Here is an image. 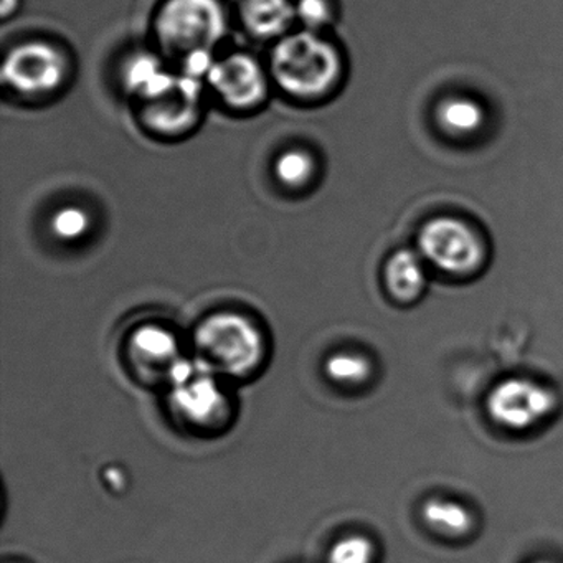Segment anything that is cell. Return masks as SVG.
Here are the masks:
<instances>
[{"label": "cell", "mask_w": 563, "mask_h": 563, "mask_svg": "<svg viewBox=\"0 0 563 563\" xmlns=\"http://www.w3.org/2000/svg\"><path fill=\"white\" fill-rule=\"evenodd\" d=\"M272 71L288 93L314 98L335 84L341 74V60L331 45L306 32L285 38L275 48Z\"/></svg>", "instance_id": "6da1fadb"}, {"label": "cell", "mask_w": 563, "mask_h": 563, "mask_svg": "<svg viewBox=\"0 0 563 563\" xmlns=\"http://www.w3.org/2000/svg\"><path fill=\"white\" fill-rule=\"evenodd\" d=\"M156 31L170 54L210 51L225 34V15L217 0H167Z\"/></svg>", "instance_id": "7a4b0ae2"}, {"label": "cell", "mask_w": 563, "mask_h": 563, "mask_svg": "<svg viewBox=\"0 0 563 563\" xmlns=\"http://www.w3.org/2000/svg\"><path fill=\"white\" fill-rule=\"evenodd\" d=\"M196 342L223 372L245 375L263 361V335L249 319L233 312L210 316L196 332Z\"/></svg>", "instance_id": "3957f363"}, {"label": "cell", "mask_w": 563, "mask_h": 563, "mask_svg": "<svg viewBox=\"0 0 563 563\" xmlns=\"http://www.w3.org/2000/svg\"><path fill=\"white\" fill-rule=\"evenodd\" d=\"M418 245L434 266L451 275L473 272L483 258V249L473 230L460 220L446 217L427 223Z\"/></svg>", "instance_id": "277c9868"}, {"label": "cell", "mask_w": 563, "mask_h": 563, "mask_svg": "<svg viewBox=\"0 0 563 563\" xmlns=\"http://www.w3.org/2000/svg\"><path fill=\"white\" fill-rule=\"evenodd\" d=\"M556 398L549 388L523 378L500 382L487 397V413L512 430H526L549 417Z\"/></svg>", "instance_id": "5b68a950"}, {"label": "cell", "mask_w": 563, "mask_h": 563, "mask_svg": "<svg viewBox=\"0 0 563 563\" xmlns=\"http://www.w3.org/2000/svg\"><path fill=\"white\" fill-rule=\"evenodd\" d=\"M67 62L57 48L42 42L21 45L8 55L2 78L21 93H51L65 80Z\"/></svg>", "instance_id": "8992f818"}, {"label": "cell", "mask_w": 563, "mask_h": 563, "mask_svg": "<svg viewBox=\"0 0 563 563\" xmlns=\"http://www.w3.org/2000/svg\"><path fill=\"white\" fill-rule=\"evenodd\" d=\"M207 78L223 100L235 108L255 107L266 95L262 68L246 55H232L219 62Z\"/></svg>", "instance_id": "52a82bcc"}, {"label": "cell", "mask_w": 563, "mask_h": 563, "mask_svg": "<svg viewBox=\"0 0 563 563\" xmlns=\"http://www.w3.org/2000/svg\"><path fill=\"white\" fill-rule=\"evenodd\" d=\"M199 97L200 80L184 75L169 93L150 101L143 113L144 123L161 133H183L199 117Z\"/></svg>", "instance_id": "ba28073f"}, {"label": "cell", "mask_w": 563, "mask_h": 563, "mask_svg": "<svg viewBox=\"0 0 563 563\" xmlns=\"http://www.w3.org/2000/svg\"><path fill=\"white\" fill-rule=\"evenodd\" d=\"M174 407L196 423H209L222 413L225 397L219 385L207 374L190 380L189 384L174 388Z\"/></svg>", "instance_id": "9c48e42d"}, {"label": "cell", "mask_w": 563, "mask_h": 563, "mask_svg": "<svg viewBox=\"0 0 563 563\" xmlns=\"http://www.w3.org/2000/svg\"><path fill=\"white\" fill-rule=\"evenodd\" d=\"M177 78L161 70L159 60L153 55H137L124 70L128 90L140 93L147 101L169 93L176 87Z\"/></svg>", "instance_id": "30bf717a"}, {"label": "cell", "mask_w": 563, "mask_h": 563, "mask_svg": "<svg viewBox=\"0 0 563 563\" xmlns=\"http://www.w3.org/2000/svg\"><path fill=\"white\" fill-rule=\"evenodd\" d=\"M292 11L288 0H246L243 21L256 37H275L291 24Z\"/></svg>", "instance_id": "8fae6325"}, {"label": "cell", "mask_w": 563, "mask_h": 563, "mask_svg": "<svg viewBox=\"0 0 563 563\" xmlns=\"http://www.w3.org/2000/svg\"><path fill=\"white\" fill-rule=\"evenodd\" d=\"M385 278L391 295L400 301H411L424 286V272L420 258L413 252L401 250L391 256L385 269Z\"/></svg>", "instance_id": "7c38bea8"}, {"label": "cell", "mask_w": 563, "mask_h": 563, "mask_svg": "<svg viewBox=\"0 0 563 563\" xmlns=\"http://www.w3.org/2000/svg\"><path fill=\"white\" fill-rule=\"evenodd\" d=\"M134 355L147 364H164L177 361V342L166 329L157 325H143L131 338Z\"/></svg>", "instance_id": "4fadbf2b"}, {"label": "cell", "mask_w": 563, "mask_h": 563, "mask_svg": "<svg viewBox=\"0 0 563 563\" xmlns=\"http://www.w3.org/2000/svg\"><path fill=\"white\" fill-rule=\"evenodd\" d=\"M423 519L431 529L450 536L466 533L473 526L471 514L453 500H428L423 507Z\"/></svg>", "instance_id": "5bb4252c"}, {"label": "cell", "mask_w": 563, "mask_h": 563, "mask_svg": "<svg viewBox=\"0 0 563 563\" xmlns=\"http://www.w3.org/2000/svg\"><path fill=\"white\" fill-rule=\"evenodd\" d=\"M438 121L448 133L470 134L483 124L484 111L466 98H451L438 108Z\"/></svg>", "instance_id": "9a60e30c"}, {"label": "cell", "mask_w": 563, "mask_h": 563, "mask_svg": "<svg viewBox=\"0 0 563 563\" xmlns=\"http://www.w3.org/2000/svg\"><path fill=\"white\" fill-rule=\"evenodd\" d=\"M325 372L332 380L341 384H362L371 375V362L362 355L338 354L325 362Z\"/></svg>", "instance_id": "2e32d148"}, {"label": "cell", "mask_w": 563, "mask_h": 563, "mask_svg": "<svg viewBox=\"0 0 563 563\" xmlns=\"http://www.w3.org/2000/svg\"><path fill=\"white\" fill-rule=\"evenodd\" d=\"M312 174V159L301 151L283 154L276 164V176L288 186H301L308 183Z\"/></svg>", "instance_id": "e0dca14e"}, {"label": "cell", "mask_w": 563, "mask_h": 563, "mask_svg": "<svg viewBox=\"0 0 563 563\" xmlns=\"http://www.w3.org/2000/svg\"><path fill=\"white\" fill-rule=\"evenodd\" d=\"M374 547L365 537L352 536L335 543L329 562L331 563H372Z\"/></svg>", "instance_id": "ac0fdd59"}, {"label": "cell", "mask_w": 563, "mask_h": 563, "mask_svg": "<svg viewBox=\"0 0 563 563\" xmlns=\"http://www.w3.org/2000/svg\"><path fill=\"white\" fill-rule=\"evenodd\" d=\"M88 216L77 207L60 210L52 222V230L62 240H75L88 230Z\"/></svg>", "instance_id": "d6986e66"}, {"label": "cell", "mask_w": 563, "mask_h": 563, "mask_svg": "<svg viewBox=\"0 0 563 563\" xmlns=\"http://www.w3.org/2000/svg\"><path fill=\"white\" fill-rule=\"evenodd\" d=\"M296 14L311 29L322 27L331 18L325 0H301Z\"/></svg>", "instance_id": "ffe728a7"}, {"label": "cell", "mask_w": 563, "mask_h": 563, "mask_svg": "<svg viewBox=\"0 0 563 563\" xmlns=\"http://www.w3.org/2000/svg\"><path fill=\"white\" fill-rule=\"evenodd\" d=\"M213 65L216 64H213L210 51H196L192 52V54L187 55L186 68H184V71H186L187 77L200 80L202 77H209Z\"/></svg>", "instance_id": "44dd1931"}, {"label": "cell", "mask_w": 563, "mask_h": 563, "mask_svg": "<svg viewBox=\"0 0 563 563\" xmlns=\"http://www.w3.org/2000/svg\"><path fill=\"white\" fill-rule=\"evenodd\" d=\"M197 367H199V365H197ZM197 367L192 362L186 361V358H177V361H174L173 365H170V380H173L176 387L189 384L190 380L196 378Z\"/></svg>", "instance_id": "7402d4cb"}, {"label": "cell", "mask_w": 563, "mask_h": 563, "mask_svg": "<svg viewBox=\"0 0 563 563\" xmlns=\"http://www.w3.org/2000/svg\"><path fill=\"white\" fill-rule=\"evenodd\" d=\"M107 479H108V483H110L111 486L114 487V489H118V487L123 486V474H121V471H118V470L108 471Z\"/></svg>", "instance_id": "603a6c76"}, {"label": "cell", "mask_w": 563, "mask_h": 563, "mask_svg": "<svg viewBox=\"0 0 563 563\" xmlns=\"http://www.w3.org/2000/svg\"><path fill=\"white\" fill-rule=\"evenodd\" d=\"M18 8V0H2V18H8Z\"/></svg>", "instance_id": "cb8c5ba5"}, {"label": "cell", "mask_w": 563, "mask_h": 563, "mask_svg": "<svg viewBox=\"0 0 563 563\" xmlns=\"http://www.w3.org/2000/svg\"><path fill=\"white\" fill-rule=\"evenodd\" d=\"M537 563H549V562H537Z\"/></svg>", "instance_id": "d4e9b609"}]
</instances>
